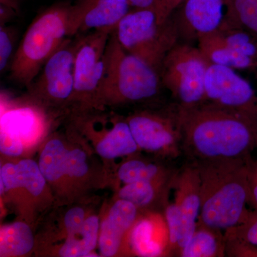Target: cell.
Here are the masks:
<instances>
[{"label":"cell","mask_w":257,"mask_h":257,"mask_svg":"<svg viewBox=\"0 0 257 257\" xmlns=\"http://www.w3.org/2000/svg\"><path fill=\"white\" fill-rule=\"evenodd\" d=\"M225 7L220 26L243 28L257 36V0H226Z\"/></svg>","instance_id":"484cf974"},{"label":"cell","mask_w":257,"mask_h":257,"mask_svg":"<svg viewBox=\"0 0 257 257\" xmlns=\"http://www.w3.org/2000/svg\"><path fill=\"white\" fill-rule=\"evenodd\" d=\"M176 175L164 180L140 181L124 184L118 191L117 199L133 203L141 212L155 211L154 209L156 207L165 209L169 204V196L173 189Z\"/></svg>","instance_id":"ffe728a7"},{"label":"cell","mask_w":257,"mask_h":257,"mask_svg":"<svg viewBox=\"0 0 257 257\" xmlns=\"http://www.w3.org/2000/svg\"><path fill=\"white\" fill-rule=\"evenodd\" d=\"M226 0H186L172 14L179 40H197L219 29Z\"/></svg>","instance_id":"9a60e30c"},{"label":"cell","mask_w":257,"mask_h":257,"mask_svg":"<svg viewBox=\"0 0 257 257\" xmlns=\"http://www.w3.org/2000/svg\"><path fill=\"white\" fill-rule=\"evenodd\" d=\"M126 119L141 151L164 159L182 155V114L178 103L159 110L135 111Z\"/></svg>","instance_id":"ba28073f"},{"label":"cell","mask_w":257,"mask_h":257,"mask_svg":"<svg viewBox=\"0 0 257 257\" xmlns=\"http://www.w3.org/2000/svg\"><path fill=\"white\" fill-rule=\"evenodd\" d=\"M88 216L84 208L74 207L69 209L64 214L63 226L66 236L77 232L82 227Z\"/></svg>","instance_id":"f546056e"},{"label":"cell","mask_w":257,"mask_h":257,"mask_svg":"<svg viewBox=\"0 0 257 257\" xmlns=\"http://www.w3.org/2000/svg\"><path fill=\"white\" fill-rule=\"evenodd\" d=\"M251 159L248 156L192 162L197 165L200 177L199 219L204 224L226 231L247 217Z\"/></svg>","instance_id":"7a4b0ae2"},{"label":"cell","mask_w":257,"mask_h":257,"mask_svg":"<svg viewBox=\"0 0 257 257\" xmlns=\"http://www.w3.org/2000/svg\"><path fill=\"white\" fill-rule=\"evenodd\" d=\"M14 30L1 25L0 27V70L2 73L11 65L15 53Z\"/></svg>","instance_id":"f1b7e54d"},{"label":"cell","mask_w":257,"mask_h":257,"mask_svg":"<svg viewBox=\"0 0 257 257\" xmlns=\"http://www.w3.org/2000/svg\"><path fill=\"white\" fill-rule=\"evenodd\" d=\"M175 204L182 223L179 255L197 226L201 209L200 177L197 165L189 162L177 172L174 182Z\"/></svg>","instance_id":"5bb4252c"},{"label":"cell","mask_w":257,"mask_h":257,"mask_svg":"<svg viewBox=\"0 0 257 257\" xmlns=\"http://www.w3.org/2000/svg\"><path fill=\"white\" fill-rule=\"evenodd\" d=\"M45 104L31 98L23 100L9 101L1 94L0 135L20 142L25 149L38 143L50 124Z\"/></svg>","instance_id":"30bf717a"},{"label":"cell","mask_w":257,"mask_h":257,"mask_svg":"<svg viewBox=\"0 0 257 257\" xmlns=\"http://www.w3.org/2000/svg\"><path fill=\"white\" fill-rule=\"evenodd\" d=\"M1 196L8 194L28 200L41 199L50 189L38 162L23 159L17 163L7 162L0 169ZM51 191V190H50Z\"/></svg>","instance_id":"ac0fdd59"},{"label":"cell","mask_w":257,"mask_h":257,"mask_svg":"<svg viewBox=\"0 0 257 257\" xmlns=\"http://www.w3.org/2000/svg\"><path fill=\"white\" fill-rule=\"evenodd\" d=\"M77 42L68 37L29 87L31 95L48 107L72 104Z\"/></svg>","instance_id":"9c48e42d"},{"label":"cell","mask_w":257,"mask_h":257,"mask_svg":"<svg viewBox=\"0 0 257 257\" xmlns=\"http://www.w3.org/2000/svg\"><path fill=\"white\" fill-rule=\"evenodd\" d=\"M210 63L199 47L177 43L163 61L161 82L175 102L184 107L197 105L205 99L204 80Z\"/></svg>","instance_id":"8992f818"},{"label":"cell","mask_w":257,"mask_h":257,"mask_svg":"<svg viewBox=\"0 0 257 257\" xmlns=\"http://www.w3.org/2000/svg\"><path fill=\"white\" fill-rule=\"evenodd\" d=\"M114 32L125 50L144 61L159 74L166 56L179 40L172 15L165 23H160L156 12L152 10H131Z\"/></svg>","instance_id":"5b68a950"},{"label":"cell","mask_w":257,"mask_h":257,"mask_svg":"<svg viewBox=\"0 0 257 257\" xmlns=\"http://www.w3.org/2000/svg\"><path fill=\"white\" fill-rule=\"evenodd\" d=\"M128 1L135 9L152 10L157 13L160 0H128Z\"/></svg>","instance_id":"e575fe53"},{"label":"cell","mask_w":257,"mask_h":257,"mask_svg":"<svg viewBox=\"0 0 257 257\" xmlns=\"http://www.w3.org/2000/svg\"><path fill=\"white\" fill-rule=\"evenodd\" d=\"M35 236L30 225L18 221L4 225L0 229V256H23L31 252Z\"/></svg>","instance_id":"d4e9b609"},{"label":"cell","mask_w":257,"mask_h":257,"mask_svg":"<svg viewBox=\"0 0 257 257\" xmlns=\"http://www.w3.org/2000/svg\"><path fill=\"white\" fill-rule=\"evenodd\" d=\"M248 187H249V205L257 209V159H251L248 169Z\"/></svg>","instance_id":"836d02e7"},{"label":"cell","mask_w":257,"mask_h":257,"mask_svg":"<svg viewBox=\"0 0 257 257\" xmlns=\"http://www.w3.org/2000/svg\"><path fill=\"white\" fill-rule=\"evenodd\" d=\"M74 123L83 133L95 139L96 152L104 160L128 157L141 152L126 119L94 117L84 111H79Z\"/></svg>","instance_id":"8fae6325"},{"label":"cell","mask_w":257,"mask_h":257,"mask_svg":"<svg viewBox=\"0 0 257 257\" xmlns=\"http://www.w3.org/2000/svg\"><path fill=\"white\" fill-rule=\"evenodd\" d=\"M226 256L257 257V245L226 239Z\"/></svg>","instance_id":"4dcf8cb0"},{"label":"cell","mask_w":257,"mask_h":257,"mask_svg":"<svg viewBox=\"0 0 257 257\" xmlns=\"http://www.w3.org/2000/svg\"><path fill=\"white\" fill-rule=\"evenodd\" d=\"M112 32L94 31L77 42L72 104L77 111L101 110L105 53Z\"/></svg>","instance_id":"52a82bcc"},{"label":"cell","mask_w":257,"mask_h":257,"mask_svg":"<svg viewBox=\"0 0 257 257\" xmlns=\"http://www.w3.org/2000/svg\"><path fill=\"white\" fill-rule=\"evenodd\" d=\"M130 253L143 257L171 256L170 236L165 214L143 211L128 237Z\"/></svg>","instance_id":"2e32d148"},{"label":"cell","mask_w":257,"mask_h":257,"mask_svg":"<svg viewBox=\"0 0 257 257\" xmlns=\"http://www.w3.org/2000/svg\"><path fill=\"white\" fill-rule=\"evenodd\" d=\"M199 49L213 64H221L234 69H256L257 63L239 53L225 41L219 29L198 38Z\"/></svg>","instance_id":"44dd1931"},{"label":"cell","mask_w":257,"mask_h":257,"mask_svg":"<svg viewBox=\"0 0 257 257\" xmlns=\"http://www.w3.org/2000/svg\"><path fill=\"white\" fill-rule=\"evenodd\" d=\"M66 172L73 195L89 185L90 167L87 154L82 149L67 147Z\"/></svg>","instance_id":"4316f807"},{"label":"cell","mask_w":257,"mask_h":257,"mask_svg":"<svg viewBox=\"0 0 257 257\" xmlns=\"http://www.w3.org/2000/svg\"><path fill=\"white\" fill-rule=\"evenodd\" d=\"M102 104L119 105L152 99L160 92V74L120 45L114 32L105 53Z\"/></svg>","instance_id":"277c9868"},{"label":"cell","mask_w":257,"mask_h":257,"mask_svg":"<svg viewBox=\"0 0 257 257\" xmlns=\"http://www.w3.org/2000/svg\"><path fill=\"white\" fill-rule=\"evenodd\" d=\"M67 151L65 142L59 137H52L45 143L38 161L51 192L60 202L70 200L74 196L66 172Z\"/></svg>","instance_id":"d6986e66"},{"label":"cell","mask_w":257,"mask_h":257,"mask_svg":"<svg viewBox=\"0 0 257 257\" xmlns=\"http://www.w3.org/2000/svg\"><path fill=\"white\" fill-rule=\"evenodd\" d=\"M25 146L14 139L5 135H0V151L5 156L19 157L25 152Z\"/></svg>","instance_id":"1f68e13d"},{"label":"cell","mask_w":257,"mask_h":257,"mask_svg":"<svg viewBox=\"0 0 257 257\" xmlns=\"http://www.w3.org/2000/svg\"><path fill=\"white\" fill-rule=\"evenodd\" d=\"M140 213L133 203L116 199L100 223L98 246L101 256H116L123 248L130 253L128 234Z\"/></svg>","instance_id":"e0dca14e"},{"label":"cell","mask_w":257,"mask_h":257,"mask_svg":"<svg viewBox=\"0 0 257 257\" xmlns=\"http://www.w3.org/2000/svg\"><path fill=\"white\" fill-rule=\"evenodd\" d=\"M179 256H226L224 231L204 224L199 219L194 233Z\"/></svg>","instance_id":"7402d4cb"},{"label":"cell","mask_w":257,"mask_h":257,"mask_svg":"<svg viewBox=\"0 0 257 257\" xmlns=\"http://www.w3.org/2000/svg\"><path fill=\"white\" fill-rule=\"evenodd\" d=\"M132 8L128 0H79L70 5L69 37L90 30L113 32Z\"/></svg>","instance_id":"4fadbf2b"},{"label":"cell","mask_w":257,"mask_h":257,"mask_svg":"<svg viewBox=\"0 0 257 257\" xmlns=\"http://www.w3.org/2000/svg\"><path fill=\"white\" fill-rule=\"evenodd\" d=\"M100 220L96 215L88 216L81 229L66 236L58 254L62 257H84L94 251L99 241Z\"/></svg>","instance_id":"cb8c5ba5"},{"label":"cell","mask_w":257,"mask_h":257,"mask_svg":"<svg viewBox=\"0 0 257 257\" xmlns=\"http://www.w3.org/2000/svg\"><path fill=\"white\" fill-rule=\"evenodd\" d=\"M204 101L244 111L254 117L256 92L250 83L236 74L234 69L209 64L204 80Z\"/></svg>","instance_id":"7c38bea8"},{"label":"cell","mask_w":257,"mask_h":257,"mask_svg":"<svg viewBox=\"0 0 257 257\" xmlns=\"http://www.w3.org/2000/svg\"><path fill=\"white\" fill-rule=\"evenodd\" d=\"M138 154L128 157L118 168V179L124 184L171 179L178 172L163 164L139 157Z\"/></svg>","instance_id":"603a6c76"},{"label":"cell","mask_w":257,"mask_h":257,"mask_svg":"<svg viewBox=\"0 0 257 257\" xmlns=\"http://www.w3.org/2000/svg\"><path fill=\"white\" fill-rule=\"evenodd\" d=\"M253 116H254L255 119H256L257 121V99L256 104H255L254 110H253Z\"/></svg>","instance_id":"d590c367"},{"label":"cell","mask_w":257,"mask_h":257,"mask_svg":"<svg viewBox=\"0 0 257 257\" xmlns=\"http://www.w3.org/2000/svg\"><path fill=\"white\" fill-rule=\"evenodd\" d=\"M181 114L182 154L191 162L241 158L257 148V121L248 113L204 101L181 106Z\"/></svg>","instance_id":"6da1fadb"},{"label":"cell","mask_w":257,"mask_h":257,"mask_svg":"<svg viewBox=\"0 0 257 257\" xmlns=\"http://www.w3.org/2000/svg\"><path fill=\"white\" fill-rule=\"evenodd\" d=\"M186 0H160L159 2L157 18L159 23H164L167 21L176 10L184 3Z\"/></svg>","instance_id":"d6a6232c"},{"label":"cell","mask_w":257,"mask_h":257,"mask_svg":"<svg viewBox=\"0 0 257 257\" xmlns=\"http://www.w3.org/2000/svg\"><path fill=\"white\" fill-rule=\"evenodd\" d=\"M226 239L257 245V209L250 211L241 224L224 231Z\"/></svg>","instance_id":"83f0119b"},{"label":"cell","mask_w":257,"mask_h":257,"mask_svg":"<svg viewBox=\"0 0 257 257\" xmlns=\"http://www.w3.org/2000/svg\"><path fill=\"white\" fill-rule=\"evenodd\" d=\"M69 10L70 5H54L33 20L12 61L13 80L30 87L47 61L68 38Z\"/></svg>","instance_id":"3957f363"}]
</instances>
